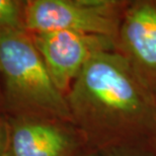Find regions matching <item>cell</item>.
Masks as SVG:
<instances>
[{"label": "cell", "instance_id": "obj_1", "mask_svg": "<svg viewBox=\"0 0 156 156\" xmlns=\"http://www.w3.org/2000/svg\"><path fill=\"white\" fill-rule=\"evenodd\" d=\"M66 99L73 123L91 150L156 141L154 93L116 51L93 56Z\"/></svg>", "mask_w": 156, "mask_h": 156}, {"label": "cell", "instance_id": "obj_2", "mask_svg": "<svg viewBox=\"0 0 156 156\" xmlns=\"http://www.w3.org/2000/svg\"><path fill=\"white\" fill-rule=\"evenodd\" d=\"M0 79L2 108L11 118H47L73 123L66 95L55 86L27 30L0 32Z\"/></svg>", "mask_w": 156, "mask_h": 156}, {"label": "cell", "instance_id": "obj_3", "mask_svg": "<svg viewBox=\"0 0 156 156\" xmlns=\"http://www.w3.org/2000/svg\"><path fill=\"white\" fill-rule=\"evenodd\" d=\"M131 0H29L24 24L29 33L70 30L116 41Z\"/></svg>", "mask_w": 156, "mask_h": 156}, {"label": "cell", "instance_id": "obj_4", "mask_svg": "<svg viewBox=\"0 0 156 156\" xmlns=\"http://www.w3.org/2000/svg\"><path fill=\"white\" fill-rule=\"evenodd\" d=\"M55 86L66 95L93 56L115 51V41L70 30L30 34Z\"/></svg>", "mask_w": 156, "mask_h": 156}, {"label": "cell", "instance_id": "obj_5", "mask_svg": "<svg viewBox=\"0 0 156 156\" xmlns=\"http://www.w3.org/2000/svg\"><path fill=\"white\" fill-rule=\"evenodd\" d=\"M115 51L155 94L156 0H131L115 41Z\"/></svg>", "mask_w": 156, "mask_h": 156}, {"label": "cell", "instance_id": "obj_6", "mask_svg": "<svg viewBox=\"0 0 156 156\" xmlns=\"http://www.w3.org/2000/svg\"><path fill=\"white\" fill-rule=\"evenodd\" d=\"M8 121L7 156H76L89 149L72 122L35 117Z\"/></svg>", "mask_w": 156, "mask_h": 156}, {"label": "cell", "instance_id": "obj_7", "mask_svg": "<svg viewBox=\"0 0 156 156\" xmlns=\"http://www.w3.org/2000/svg\"><path fill=\"white\" fill-rule=\"evenodd\" d=\"M26 1L0 0V32L26 30L24 24Z\"/></svg>", "mask_w": 156, "mask_h": 156}, {"label": "cell", "instance_id": "obj_8", "mask_svg": "<svg viewBox=\"0 0 156 156\" xmlns=\"http://www.w3.org/2000/svg\"><path fill=\"white\" fill-rule=\"evenodd\" d=\"M101 156H156V141L138 145L119 146L98 152Z\"/></svg>", "mask_w": 156, "mask_h": 156}, {"label": "cell", "instance_id": "obj_9", "mask_svg": "<svg viewBox=\"0 0 156 156\" xmlns=\"http://www.w3.org/2000/svg\"><path fill=\"white\" fill-rule=\"evenodd\" d=\"M9 121L8 117L0 115V156H7L9 143Z\"/></svg>", "mask_w": 156, "mask_h": 156}, {"label": "cell", "instance_id": "obj_10", "mask_svg": "<svg viewBox=\"0 0 156 156\" xmlns=\"http://www.w3.org/2000/svg\"><path fill=\"white\" fill-rule=\"evenodd\" d=\"M76 156H101L98 151L91 150V149H85L84 151H82L81 153H79Z\"/></svg>", "mask_w": 156, "mask_h": 156}, {"label": "cell", "instance_id": "obj_11", "mask_svg": "<svg viewBox=\"0 0 156 156\" xmlns=\"http://www.w3.org/2000/svg\"><path fill=\"white\" fill-rule=\"evenodd\" d=\"M2 85L0 84V108H2V104H3V96H2Z\"/></svg>", "mask_w": 156, "mask_h": 156}, {"label": "cell", "instance_id": "obj_12", "mask_svg": "<svg viewBox=\"0 0 156 156\" xmlns=\"http://www.w3.org/2000/svg\"><path fill=\"white\" fill-rule=\"evenodd\" d=\"M154 95H155V104H156V93H155V94H154Z\"/></svg>", "mask_w": 156, "mask_h": 156}]
</instances>
